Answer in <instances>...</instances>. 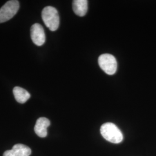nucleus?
Wrapping results in <instances>:
<instances>
[{"mask_svg":"<svg viewBox=\"0 0 156 156\" xmlns=\"http://www.w3.org/2000/svg\"><path fill=\"white\" fill-rule=\"evenodd\" d=\"M73 8L76 15L84 16L88 9V1L87 0H75L73 1Z\"/></svg>","mask_w":156,"mask_h":156,"instance_id":"obj_8","label":"nucleus"},{"mask_svg":"<svg viewBox=\"0 0 156 156\" xmlns=\"http://www.w3.org/2000/svg\"><path fill=\"white\" fill-rule=\"evenodd\" d=\"M101 68L108 75H112L117 70V62L115 57L110 54H103L98 58Z\"/></svg>","mask_w":156,"mask_h":156,"instance_id":"obj_4","label":"nucleus"},{"mask_svg":"<svg viewBox=\"0 0 156 156\" xmlns=\"http://www.w3.org/2000/svg\"><path fill=\"white\" fill-rule=\"evenodd\" d=\"M50 125V120L46 117H40L34 127L35 134L41 138H45L48 135L47 128Z\"/></svg>","mask_w":156,"mask_h":156,"instance_id":"obj_7","label":"nucleus"},{"mask_svg":"<svg viewBox=\"0 0 156 156\" xmlns=\"http://www.w3.org/2000/svg\"><path fill=\"white\" fill-rule=\"evenodd\" d=\"M31 38L35 45L42 46L46 41L45 31L43 27L38 23H35L31 27Z\"/></svg>","mask_w":156,"mask_h":156,"instance_id":"obj_5","label":"nucleus"},{"mask_svg":"<svg viewBox=\"0 0 156 156\" xmlns=\"http://www.w3.org/2000/svg\"><path fill=\"white\" fill-rule=\"evenodd\" d=\"M101 134L104 139L113 144H120L123 140L122 131L112 123H104L100 128Z\"/></svg>","mask_w":156,"mask_h":156,"instance_id":"obj_1","label":"nucleus"},{"mask_svg":"<svg viewBox=\"0 0 156 156\" xmlns=\"http://www.w3.org/2000/svg\"><path fill=\"white\" fill-rule=\"evenodd\" d=\"M31 153V149L23 144L14 145L11 150L4 152L3 156H30Z\"/></svg>","mask_w":156,"mask_h":156,"instance_id":"obj_6","label":"nucleus"},{"mask_svg":"<svg viewBox=\"0 0 156 156\" xmlns=\"http://www.w3.org/2000/svg\"><path fill=\"white\" fill-rule=\"evenodd\" d=\"M19 2L11 0L6 2L0 9V23L6 22L11 19L19 9Z\"/></svg>","mask_w":156,"mask_h":156,"instance_id":"obj_3","label":"nucleus"},{"mask_svg":"<svg viewBox=\"0 0 156 156\" xmlns=\"http://www.w3.org/2000/svg\"><path fill=\"white\" fill-rule=\"evenodd\" d=\"M42 18L46 26L50 31L57 30L60 24V17L55 8L48 6L42 12Z\"/></svg>","mask_w":156,"mask_h":156,"instance_id":"obj_2","label":"nucleus"},{"mask_svg":"<svg viewBox=\"0 0 156 156\" xmlns=\"http://www.w3.org/2000/svg\"><path fill=\"white\" fill-rule=\"evenodd\" d=\"M15 100L20 104H24L30 98V94L27 90L20 87H15L13 90Z\"/></svg>","mask_w":156,"mask_h":156,"instance_id":"obj_9","label":"nucleus"}]
</instances>
